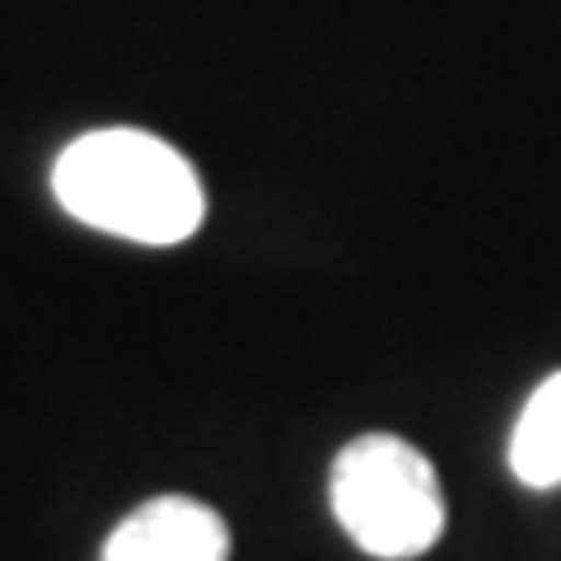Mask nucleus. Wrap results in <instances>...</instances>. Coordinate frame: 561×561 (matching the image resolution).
I'll list each match as a JSON object with an SVG mask.
<instances>
[{
    "label": "nucleus",
    "instance_id": "1",
    "mask_svg": "<svg viewBox=\"0 0 561 561\" xmlns=\"http://www.w3.org/2000/svg\"><path fill=\"white\" fill-rule=\"evenodd\" d=\"M51 192L80 225L150 249H173L202 230L206 192L169 140L136 127L90 131L57 154Z\"/></svg>",
    "mask_w": 561,
    "mask_h": 561
},
{
    "label": "nucleus",
    "instance_id": "2",
    "mask_svg": "<svg viewBox=\"0 0 561 561\" xmlns=\"http://www.w3.org/2000/svg\"><path fill=\"white\" fill-rule=\"evenodd\" d=\"M342 534L375 561H412L445 534V491L431 459L398 435H360L332 463L328 486Z\"/></svg>",
    "mask_w": 561,
    "mask_h": 561
},
{
    "label": "nucleus",
    "instance_id": "3",
    "mask_svg": "<svg viewBox=\"0 0 561 561\" xmlns=\"http://www.w3.org/2000/svg\"><path fill=\"white\" fill-rule=\"evenodd\" d=\"M99 561H230V529L192 496H154L108 534Z\"/></svg>",
    "mask_w": 561,
    "mask_h": 561
},
{
    "label": "nucleus",
    "instance_id": "4",
    "mask_svg": "<svg viewBox=\"0 0 561 561\" xmlns=\"http://www.w3.org/2000/svg\"><path fill=\"white\" fill-rule=\"evenodd\" d=\"M511 472L529 491L561 486V370L542 379L524 402L511 435Z\"/></svg>",
    "mask_w": 561,
    "mask_h": 561
}]
</instances>
